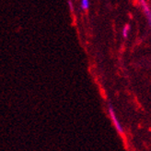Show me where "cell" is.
<instances>
[{"instance_id":"6da1fadb","label":"cell","mask_w":151,"mask_h":151,"mask_svg":"<svg viewBox=\"0 0 151 151\" xmlns=\"http://www.w3.org/2000/svg\"><path fill=\"white\" fill-rule=\"evenodd\" d=\"M108 111H109V114H110V117H111V120L113 123V126L115 127L116 131L120 133V134H124V129L122 127V124L120 123L119 120L117 119L116 115H115V112H114V109H113L112 106L111 105H109V108H108Z\"/></svg>"},{"instance_id":"7a4b0ae2","label":"cell","mask_w":151,"mask_h":151,"mask_svg":"<svg viewBox=\"0 0 151 151\" xmlns=\"http://www.w3.org/2000/svg\"><path fill=\"white\" fill-rule=\"evenodd\" d=\"M138 1H139L140 5L142 7V9H143V11H144L146 17H147L148 25L151 28V9H149V6H148V4L146 0H138Z\"/></svg>"},{"instance_id":"3957f363","label":"cell","mask_w":151,"mask_h":151,"mask_svg":"<svg viewBox=\"0 0 151 151\" xmlns=\"http://www.w3.org/2000/svg\"><path fill=\"white\" fill-rule=\"evenodd\" d=\"M129 31H130V25L129 24L124 25L123 31H122V35H123L124 38H127L128 34H129Z\"/></svg>"},{"instance_id":"277c9868","label":"cell","mask_w":151,"mask_h":151,"mask_svg":"<svg viewBox=\"0 0 151 151\" xmlns=\"http://www.w3.org/2000/svg\"><path fill=\"white\" fill-rule=\"evenodd\" d=\"M89 7V0H81V9L83 10H88Z\"/></svg>"},{"instance_id":"5b68a950","label":"cell","mask_w":151,"mask_h":151,"mask_svg":"<svg viewBox=\"0 0 151 151\" xmlns=\"http://www.w3.org/2000/svg\"><path fill=\"white\" fill-rule=\"evenodd\" d=\"M68 6H69V9H70V11L73 13L74 12V5H73V2L72 0H68Z\"/></svg>"}]
</instances>
